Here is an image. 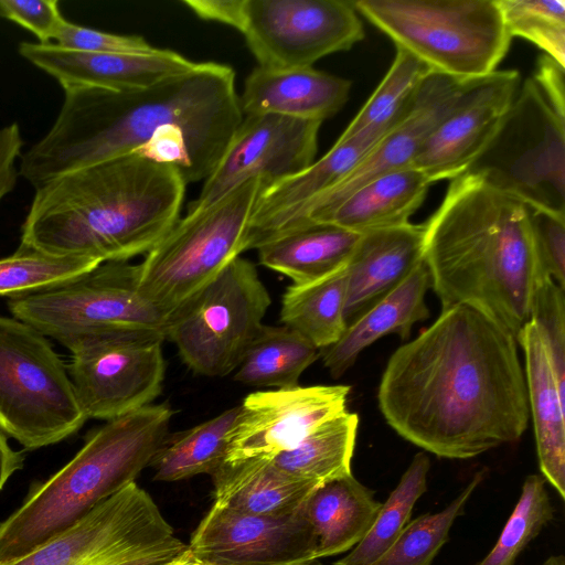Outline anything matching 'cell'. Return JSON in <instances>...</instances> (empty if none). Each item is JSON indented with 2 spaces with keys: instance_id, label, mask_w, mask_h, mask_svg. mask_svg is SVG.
<instances>
[{
  "instance_id": "6da1fadb",
  "label": "cell",
  "mask_w": 565,
  "mask_h": 565,
  "mask_svg": "<svg viewBox=\"0 0 565 565\" xmlns=\"http://www.w3.org/2000/svg\"><path fill=\"white\" fill-rule=\"evenodd\" d=\"M377 399L399 436L449 459L518 441L530 418L516 338L467 305L441 310L391 355Z\"/></svg>"
},
{
  "instance_id": "7a4b0ae2",
  "label": "cell",
  "mask_w": 565,
  "mask_h": 565,
  "mask_svg": "<svg viewBox=\"0 0 565 565\" xmlns=\"http://www.w3.org/2000/svg\"><path fill=\"white\" fill-rule=\"evenodd\" d=\"M47 132L20 157L34 188L65 173L137 152L172 164L183 181H205L243 119L232 67L203 62L146 89L63 88Z\"/></svg>"
},
{
  "instance_id": "3957f363",
  "label": "cell",
  "mask_w": 565,
  "mask_h": 565,
  "mask_svg": "<svg viewBox=\"0 0 565 565\" xmlns=\"http://www.w3.org/2000/svg\"><path fill=\"white\" fill-rule=\"evenodd\" d=\"M424 262L441 310L470 306L515 338L530 320L541 264L530 209L473 173L454 180L425 223Z\"/></svg>"
},
{
  "instance_id": "277c9868",
  "label": "cell",
  "mask_w": 565,
  "mask_h": 565,
  "mask_svg": "<svg viewBox=\"0 0 565 565\" xmlns=\"http://www.w3.org/2000/svg\"><path fill=\"white\" fill-rule=\"evenodd\" d=\"M184 190L175 167L137 152L84 167L35 188L19 246L127 262L168 234Z\"/></svg>"
},
{
  "instance_id": "5b68a950",
  "label": "cell",
  "mask_w": 565,
  "mask_h": 565,
  "mask_svg": "<svg viewBox=\"0 0 565 565\" xmlns=\"http://www.w3.org/2000/svg\"><path fill=\"white\" fill-rule=\"evenodd\" d=\"M172 415L168 404H150L89 433L73 459L0 524V564L36 550L136 482L169 434Z\"/></svg>"
},
{
  "instance_id": "8992f818",
  "label": "cell",
  "mask_w": 565,
  "mask_h": 565,
  "mask_svg": "<svg viewBox=\"0 0 565 565\" xmlns=\"http://www.w3.org/2000/svg\"><path fill=\"white\" fill-rule=\"evenodd\" d=\"M353 4L396 47L456 79L495 72L512 40L497 0H356Z\"/></svg>"
},
{
  "instance_id": "52a82bcc",
  "label": "cell",
  "mask_w": 565,
  "mask_h": 565,
  "mask_svg": "<svg viewBox=\"0 0 565 565\" xmlns=\"http://www.w3.org/2000/svg\"><path fill=\"white\" fill-rule=\"evenodd\" d=\"M12 317L66 349L92 337L166 340L168 317L139 289L138 264L104 262L66 282L11 297Z\"/></svg>"
},
{
  "instance_id": "ba28073f",
  "label": "cell",
  "mask_w": 565,
  "mask_h": 565,
  "mask_svg": "<svg viewBox=\"0 0 565 565\" xmlns=\"http://www.w3.org/2000/svg\"><path fill=\"white\" fill-rule=\"evenodd\" d=\"M266 188L243 182L205 209L188 212L138 264L141 294L168 318L245 252L252 213Z\"/></svg>"
},
{
  "instance_id": "9c48e42d",
  "label": "cell",
  "mask_w": 565,
  "mask_h": 565,
  "mask_svg": "<svg viewBox=\"0 0 565 565\" xmlns=\"http://www.w3.org/2000/svg\"><path fill=\"white\" fill-rule=\"evenodd\" d=\"M87 417L47 337L0 315V429L26 450L57 444Z\"/></svg>"
},
{
  "instance_id": "30bf717a",
  "label": "cell",
  "mask_w": 565,
  "mask_h": 565,
  "mask_svg": "<svg viewBox=\"0 0 565 565\" xmlns=\"http://www.w3.org/2000/svg\"><path fill=\"white\" fill-rule=\"evenodd\" d=\"M466 172L530 207L565 215V119L532 77L520 84L499 130Z\"/></svg>"
},
{
  "instance_id": "8fae6325",
  "label": "cell",
  "mask_w": 565,
  "mask_h": 565,
  "mask_svg": "<svg viewBox=\"0 0 565 565\" xmlns=\"http://www.w3.org/2000/svg\"><path fill=\"white\" fill-rule=\"evenodd\" d=\"M270 303L255 265L239 256L168 318L166 339L193 372L225 376L237 369Z\"/></svg>"
},
{
  "instance_id": "7c38bea8",
  "label": "cell",
  "mask_w": 565,
  "mask_h": 565,
  "mask_svg": "<svg viewBox=\"0 0 565 565\" xmlns=\"http://www.w3.org/2000/svg\"><path fill=\"white\" fill-rule=\"evenodd\" d=\"M259 67H311L363 40L353 1L245 0L237 29Z\"/></svg>"
},
{
  "instance_id": "4fadbf2b",
  "label": "cell",
  "mask_w": 565,
  "mask_h": 565,
  "mask_svg": "<svg viewBox=\"0 0 565 565\" xmlns=\"http://www.w3.org/2000/svg\"><path fill=\"white\" fill-rule=\"evenodd\" d=\"M162 343L92 337L67 348L68 375L87 419L109 420L148 406L160 395L166 374Z\"/></svg>"
},
{
  "instance_id": "5bb4252c",
  "label": "cell",
  "mask_w": 565,
  "mask_h": 565,
  "mask_svg": "<svg viewBox=\"0 0 565 565\" xmlns=\"http://www.w3.org/2000/svg\"><path fill=\"white\" fill-rule=\"evenodd\" d=\"M321 124L276 114L243 116L188 212L207 207L248 179L259 178L268 188L301 172L315 161Z\"/></svg>"
},
{
  "instance_id": "9a60e30c",
  "label": "cell",
  "mask_w": 565,
  "mask_h": 565,
  "mask_svg": "<svg viewBox=\"0 0 565 565\" xmlns=\"http://www.w3.org/2000/svg\"><path fill=\"white\" fill-rule=\"evenodd\" d=\"M520 84L519 73L512 70L469 79L411 167L430 183L463 174L499 130Z\"/></svg>"
},
{
  "instance_id": "2e32d148",
  "label": "cell",
  "mask_w": 565,
  "mask_h": 565,
  "mask_svg": "<svg viewBox=\"0 0 565 565\" xmlns=\"http://www.w3.org/2000/svg\"><path fill=\"white\" fill-rule=\"evenodd\" d=\"M350 386L313 385L258 391L245 397L224 463L273 459L347 411ZM223 463V465H224Z\"/></svg>"
},
{
  "instance_id": "e0dca14e",
  "label": "cell",
  "mask_w": 565,
  "mask_h": 565,
  "mask_svg": "<svg viewBox=\"0 0 565 565\" xmlns=\"http://www.w3.org/2000/svg\"><path fill=\"white\" fill-rule=\"evenodd\" d=\"M188 551L199 565H305L317 561L301 510L289 515H255L213 503L193 532Z\"/></svg>"
},
{
  "instance_id": "ac0fdd59",
  "label": "cell",
  "mask_w": 565,
  "mask_h": 565,
  "mask_svg": "<svg viewBox=\"0 0 565 565\" xmlns=\"http://www.w3.org/2000/svg\"><path fill=\"white\" fill-rule=\"evenodd\" d=\"M468 81L430 73L406 117L342 181L308 203L284 233L310 224L373 179L411 167L424 141Z\"/></svg>"
},
{
  "instance_id": "d6986e66",
  "label": "cell",
  "mask_w": 565,
  "mask_h": 565,
  "mask_svg": "<svg viewBox=\"0 0 565 565\" xmlns=\"http://www.w3.org/2000/svg\"><path fill=\"white\" fill-rule=\"evenodd\" d=\"M18 53L52 76L62 88L89 86L115 92L146 89L198 64L178 52L158 47L150 53H93L52 42H21Z\"/></svg>"
},
{
  "instance_id": "ffe728a7",
  "label": "cell",
  "mask_w": 565,
  "mask_h": 565,
  "mask_svg": "<svg viewBox=\"0 0 565 565\" xmlns=\"http://www.w3.org/2000/svg\"><path fill=\"white\" fill-rule=\"evenodd\" d=\"M382 138L338 139L308 168L264 189L252 213L245 252L282 234L308 203L342 181Z\"/></svg>"
},
{
  "instance_id": "44dd1931",
  "label": "cell",
  "mask_w": 565,
  "mask_h": 565,
  "mask_svg": "<svg viewBox=\"0 0 565 565\" xmlns=\"http://www.w3.org/2000/svg\"><path fill=\"white\" fill-rule=\"evenodd\" d=\"M162 519L148 492L131 482L36 550L0 565H72Z\"/></svg>"
},
{
  "instance_id": "7402d4cb",
  "label": "cell",
  "mask_w": 565,
  "mask_h": 565,
  "mask_svg": "<svg viewBox=\"0 0 565 565\" xmlns=\"http://www.w3.org/2000/svg\"><path fill=\"white\" fill-rule=\"evenodd\" d=\"M424 236L425 224L411 222L361 234L347 264V326L396 288L424 260Z\"/></svg>"
},
{
  "instance_id": "603a6c76",
  "label": "cell",
  "mask_w": 565,
  "mask_h": 565,
  "mask_svg": "<svg viewBox=\"0 0 565 565\" xmlns=\"http://www.w3.org/2000/svg\"><path fill=\"white\" fill-rule=\"evenodd\" d=\"M351 82L311 67H255L239 97L243 116L276 114L322 122L347 103Z\"/></svg>"
},
{
  "instance_id": "cb8c5ba5",
  "label": "cell",
  "mask_w": 565,
  "mask_h": 565,
  "mask_svg": "<svg viewBox=\"0 0 565 565\" xmlns=\"http://www.w3.org/2000/svg\"><path fill=\"white\" fill-rule=\"evenodd\" d=\"M524 352V376L539 465L545 481L565 499V393L559 390L537 326L529 320L516 335Z\"/></svg>"
},
{
  "instance_id": "d4e9b609",
  "label": "cell",
  "mask_w": 565,
  "mask_h": 565,
  "mask_svg": "<svg viewBox=\"0 0 565 565\" xmlns=\"http://www.w3.org/2000/svg\"><path fill=\"white\" fill-rule=\"evenodd\" d=\"M429 288L430 277L423 260L396 288L348 324L335 343L320 350L331 376L339 379L366 347L386 334L407 340L413 326L429 317L425 302Z\"/></svg>"
},
{
  "instance_id": "484cf974",
  "label": "cell",
  "mask_w": 565,
  "mask_h": 565,
  "mask_svg": "<svg viewBox=\"0 0 565 565\" xmlns=\"http://www.w3.org/2000/svg\"><path fill=\"white\" fill-rule=\"evenodd\" d=\"M381 503L351 473L319 484L301 507L313 539L316 559L352 550L366 534Z\"/></svg>"
},
{
  "instance_id": "4316f807",
  "label": "cell",
  "mask_w": 565,
  "mask_h": 565,
  "mask_svg": "<svg viewBox=\"0 0 565 565\" xmlns=\"http://www.w3.org/2000/svg\"><path fill=\"white\" fill-rule=\"evenodd\" d=\"M430 184L414 167L398 169L362 185L310 224H331L359 234L404 225L424 202Z\"/></svg>"
},
{
  "instance_id": "83f0119b",
  "label": "cell",
  "mask_w": 565,
  "mask_h": 565,
  "mask_svg": "<svg viewBox=\"0 0 565 565\" xmlns=\"http://www.w3.org/2000/svg\"><path fill=\"white\" fill-rule=\"evenodd\" d=\"M212 478L214 504L255 515L294 514L319 486L282 472L270 459L224 463Z\"/></svg>"
},
{
  "instance_id": "f1b7e54d",
  "label": "cell",
  "mask_w": 565,
  "mask_h": 565,
  "mask_svg": "<svg viewBox=\"0 0 565 565\" xmlns=\"http://www.w3.org/2000/svg\"><path fill=\"white\" fill-rule=\"evenodd\" d=\"M361 234L331 224H309L260 245L259 263L292 284L323 278L345 266Z\"/></svg>"
},
{
  "instance_id": "f546056e",
  "label": "cell",
  "mask_w": 565,
  "mask_h": 565,
  "mask_svg": "<svg viewBox=\"0 0 565 565\" xmlns=\"http://www.w3.org/2000/svg\"><path fill=\"white\" fill-rule=\"evenodd\" d=\"M241 405L192 428L167 435L150 467L157 481H178L201 473L213 476L224 463Z\"/></svg>"
},
{
  "instance_id": "4dcf8cb0",
  "label": "cell",
  "mask_w": 565,
  "mask_h": 565,
  "mask_svg": "<svg viewBox=\"0 0 565 565\" xmlns=\"http://www.w3.org/2000/svg\"><path fill=\"white\" fill-rule=\"evenodd\" d=\"M347 265L306 284H291L282 295L280 320L317 349H326L343 334L347 323Z\"/></svg>"
},
{
  "instance_id": "1f68e13d",
  "label": "cell",
  "mask_w": 565,
  "mask_h": 565,
  "mask_svg": "<svg viewBox=\"0 0 565 565\" xmlns=\"http://www.w3.org/2000/svg\"><path fill=\"white\" fill-rule=\"evenodd\" d=\"M359 417L344 411L271 459L282 472L316 484L351 473Z\"/></svg>"
},
{
  "instance_id": "d6a6232c",
  "label": "cell",
  "mask_w": 565,
  "mask_h": 565,
  "mask_svg": "<svg viewBox=\"0 0 565 565\" xmlns=\"http://www.w3.org/2000/svg\"><path fill=\"white\" fill-rule=\"evenodd\" d=\"M320 350L298 332L263 324L234 374L236 382L259 387H294Z\"/></svg>"
},
{
  "instance_id": "836d02e7",
  "label": "cell",
  "mask_w": 565,
  "mask_h": 565,
  "mask_svg": "<svg viewBox=\"0 0 565 565\" xmlns=\"http://www.w3.org/2000/svg\"><path fill=\"white\" fill-rule=\"evenodd\" d=\"M433 71L407 51L396 47L394 61L374 93L339 137L382 138L408 114L414 99Z\"/></svg>"
},
{
  "instance_id": "e575fe53",
  "label": "cell",
  "mask_w": 565,
  "mask_h": 565,
  "mask_svg": "<svg viewBox=\"0 0 565 565\" xmlns=\"http://www.w3.org/2000/svg\"><path fill=\"white\" fill-rule=\"evenodd\" d=\"M430 461L427 455L414 456L399 482L384 503L363 539L333 565H372L394 543L409 521L416 501L427 490Z\"/></svg>"
},
{
  "instance_id": "d590c367",
  "label": "cell",
  "mask_w": 565,
  "mask_h": 565,
  "mask_svg": "<svg viewBox=\"0 0 565 565\" xmlns=\"http://www.w3.org/2000/svg\"><path fill=\"white\" fill-rule=\"evenodd\" d=\"M483 473V470L477 472L444 510L408 521L390 548L372 565H430L448 541L456 518L482 481Z\"/></svg>"
},
{
  "instance_id": "8d00e7d4",
  "label": "cell",
  "mask_w": 565,
  "mask_h": 565,
  "mask_svg": "<svg viewBox=\"0 0 565 565\" xmlns=\"http://www.w3.org/2000/svg\"><path fill=\"white\" fill-rule=\"evenodd\" d=\"M102 264L79 256H56L19 246L0 258V297H15L66 282Z\"/></svg>"
},
{
  "instance_id": "74e56055",
  "label": "cell",
  "mask_w": 565,
  "mask_h": 565,
  "mask_svg": "<svg viewBox=\"0 0 565 565\" xmlns=\"http://www.w3.org/2000/svg\"><path fill=\"white\" fill-rule=\"evenodd\" d=\"M542 476H527L497 543L476 565H514L526 545L553 520L554 509Z\"/></svg>"
},
{
  "instance_id": "f35d334b",
  "label": "cell",
  "mask_w": 565,
  "mask_h": 565,
  "mask_svg": "<svg viewBox=\"0 0 565 565\" xmlns=\"http://www.w3.org/2000/svg\"><path fill=\"white\" fill-rule=\"evenodd\" d=\"M511 38H523L565 67L564 0H497Z\"/></svg>"
},
{
  "instance_id": "ab89813d",
  "label": "cell",
  "mask_w": 565,
  "mask_h": 565,
  "mask_svg": "<svg viewBox=\"0 0 565 565\" xmlns=\"http://www.w3.org/2000/svg\"><path fill=\"white\" fill-rule=\"evenodd\" d=\"M188 545L166 519L72 565H162L184 553Z\"/></svg>"
},
{
  "instance_id": "60d3db41",
  "label": "cell",
  "mask_w": 565,
  "mask_h": 565,
  "mask_svg": "<svg viewBox=\"0 0 565 565\" xmlns=\"http://www.w3.org/2000/svg\"><path fill=\"white\" fill-rule=\"evenodd\" d=\"M530 320L546 344L559 390L565 393V302L562 289L550 276L539 284L531 303Z\"/></svg>"
},
{
  "instance_id": "b9f144b4",
  "label": "cell",
  "mask_w": 565,
  "mask_h": 565,
  "mask_svg": "<svg viewBox=\"0 0 565 565\" xmlns=\"http://www.w3.org/2000/svg\"><path fill=\"white\" fill-rule=\"evenodd\" d=\"M53 41L61 47L93 53H150L157 49L138 35L104 32L66 19Z\"/></svg>"
},
{
  "instance_id": "7bdbcfd3",
  "label": "cell",
  "mask_w": 565,
  "mask_h": 565,
  "mask_svg": "<svg viewBox=\"0 0 565 565\" xmlns=\"http://www.w3.org/2000/svg\"><path fill=\"white\" fill-rule=\"evenodd\" d=\"M529 206V205H527ZM536 249L544 271L565 288V215L530 207Z\"/></svg>"
},
{
  "instance_id": "ee69618b",
  "label": "cell",
  "mask_w": 565,
  "mask_h": 565,
  "mask_svg": "<svg viewBox=\"0 0 565 565\" xmlns=\"http://www.w3.org/2000/svg\"><path fill=\"white\" fill-rule=\"evenodd\" d=\"M0 18L30 31L39 43H51L65 20L56 0H0Z\"/></svg>"
},
{
  "instance_id": "f6af8a7d",
  "label": "cell",
  "mask_w": 565,
  "mask_h": 565,
  "mask_svg": "<svg viewBox=\"0 0 565 565\" xmlns=\"http://www.w3.org/2000/svg\"><path fill=\"white\" fill-rule=\"evenodd\" d=\"M23 139L18 122L0 128V203L15 188L19 171L17 160L21 157Z\"/></svg>"
},
{
  "instance_id": "bcb514c9",
  "label": "cell",
  "mask_w": 565,
  "mask_h": 565,
  "mask_svg": "<svg viewBox=\"0 0 565 565\" xmlns=\"http://www.w3.org/2000/svg\"><path fill=\"white\" fill-rule=\"evenodd\" d=\"M564 70L565 67L556 61L543 54L537 61L532 77L551 107L563 119H565Z\"/></svg>"
},
{
  "instance_id": "7dc6e473",
  "label": "cell",
  "mask_w": 565,
  "mask_h": 565,
  "mask_svg": "<svg viewBox=\"0 0 565 565\" xmlns=\"http://www.w3.org/2000/svg\"><path fill=\"white\" fill-rule=\"evenodd\" d=\"M182 3L200 19L223 23L237 30L245 0H184Z\"/></svg>"
},
{
  "instance_id": "c3c4849f",
  "label": "cell",
  "mask_w": 565,
  "mask_h": 565,
  "mask_svg": "<svg viewBox=\"0 0 565 565\" xmlns=\"http://www.w3.org/2000/svg\"><path fill=\"white\" fill-rule=\"evenodd\" d=\"M24 455L14 450L7 435L0 429V491L10 477L23 467Z\"/></svg>"
},
{
  "instance_id": "681fc988",
  "label": "cell",
  "mask_w": 565,
  "mask_h": 565,
  "mask_svg": "<svg viewBox=\"0 0 565 565\" xmlns=\"http://www.w3.org/2000/svg\"><path fill=\"white\" fill-rule=\"evenodd\" d=\"M162 565H199V563L192 557L190 552L186 550L180 556H178Z\"/></svg>"
},
{
  "instance_id": "f907efd6",
  "label": "cell",
  "mask_w": 565,
  "mask_h": 565,
  "mask_svg": "<svg viewBox=\"0 0 565 565\" xmlns=\"http://www.w3.org/2000/svg\"><path fill=\"white\" fill-rule=\"evenodd\" d=\"M543 565H565V558L563 555H553L545 559Z\"/></svg>"
},
{
  "instance_id": "816d5d0a",
  "label": "cell",
  "mask_w": 565,
  "mask_h": 565,
  "mask_svg": "<svg viewBox=\"0 0 565 565\" xmlns=\"http://www.w3.org/2000/svg\"><path fill=\"white\" fill-rule=\"evenodd\" d=\"M305 565H323L322 563H319L318 561L305 564Z\"/></svg>"
}]
</instances>
